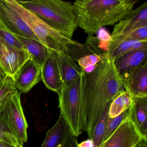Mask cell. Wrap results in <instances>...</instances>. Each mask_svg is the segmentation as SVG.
I'll list each match as a JSON object with an SVG mask.
<instances>
[{
    "label": "cell",
    "instance_id": "1",
    "mask_svg": "<svg viewBox=\"0 0 147 147\" xmlns=\"http://www.w3.org/2000/svg\"><path fill=\"white\" fill-rule=\"evenodd\" d=\"M82 92L85 131L89 139L106 107L125 90L114 60L104 55L88 72L82 70Z\"/></svg>",
    "mask_w": 147,
    "mask_h": 147
},
{
    "label": "cell",
    "instance_id": "2",
    "mask_svg": "<svg viewBox=\"0 0 147 147\" xmlns=\"http://www.w3.org/2000/svg\"><path fill=\"white\" fill-rule=\"evenodd\" d=\"M137 0H78L73 4L78 27L92 36L128 17Z\"/></svg>",
    "mask_w": 147,
    "mask_h": 147
},
{
    "label": "cell",
    "instance_id": "3",
    "mask_svg": "<svg viewBox=\"0 0 147 147\" xmlns=\"http://www.w3.org/2000/svg\"><path fill=\"white\" fill-rule=\"evenodd\" d=\"M11 8L26 23L32 31L49 49L56 52L62 51L77 61L86 54V46L68 38L51 27L35 13L16 0H5Z\"/></svg>",
    "mask_w": 147,
    "mask_h": 147
},
{
    "label": "cell",
    "instance_id": "4",
    "mask_svg": "<svg viewBox=\"0 0 147 147\" xmlns=\"http://www.w3.org/2000/svg\"><path fill=\"white\" fill-rule=\"evenodd\" d=\"M17 1L62 35L72 39L78 26L71 3L61 0Z\"/></svg>",
    "mask_w": 147,
    "mask_h": 147
},
{
    "label": "cell",
    "instance_id": "5",
    "mask_svg": "<svg viewBox=\"0 0 147 147\" xmlns=\"http://www.w3.org/2000/svg\"><path fill=\"white\" fill-rule=\"evenodd\" d=\"M82 74L70 84L63 85L58 94L61 114L69 125L73 136L77 137L85 131Z\"/></svg>",
    "mask_w": 147,
    "mask_h": 147
},
{
    "label": "cell",
    "instance_id": "6",
    "mask_svg": "<svg viewBox=\"0 0 147 147\" xmlns=\"http://www.w3.org/2000/svg\"><path fill=\"white\" fill-rule=\"evenodd\" d=\"M0 122L18 138L23 145L28 139V125L21 102V93L16 90L0 104Z\"/></svg>",
    "mask_w": 147,
    "mask_h": 147
},
{
    "label": "cell",
    "instance_id": "7",
    "mask_svg": "<svg viewBox=\"0 0 147 147\" xmlns=\"http://www.w3.org/2000/svg\"><path fill=\"white\" fill-rule=\"evenodd\" d=\"M32 59L27 51L12 47L0 38V65L6 76L14 81L24 64Z\"/></svg>",
    "mask_w": 147,
    "mask_h": 147
},
{
    "label": "cell",
    "instance_id": "8",
    "mask_svg": "<svg viewBox=\"0 0 147 147\" xmlns=\"http://www.w3.org/2000/svg\"><path fill=\"white\" fill-rule=\"evenodd\" d=\"M145 26H147V2L134 9L128 17L115 25L109 41H122L134 30Z\"/></svg>",
    "mask_w": 147,
    "mask_h": 147
},
{
    "label": "cell",
    "instance_id": "9",
    "mask_svg": "<svg viewBox=\"0 0 147 147\" xmlns=\"http://www.w3.org/2000/svg\"><path fill=\"white\" fill-rule=\"evenodd\" d=\"M0 26L13 34L39 41L26 23L11 8L5 0H0Z\"/></svg>",
    "mask_w": 147,
    "mask_h": 147
},
{
    "label": "cell",
    "instance_id": "10",
    "mask_svg": "<svg viewBox=\"0 0 147 147\" xmlns=\"http://www.w3.org/2000/svg\"><path fill=\"white\" fill-rule=\"evenodd\" d=\"M142 140V136L128 118L98 147H135Z\"/></svg>",
    "mask_w": 147,
    "mask_h": 147
},
{
    "label": "cell",
    "instance_id": "11",
    "mask_svg": "<svg viewBox=\"0 0 147 147\" xmlns=\"http://www.w3.org/2000/svg\"><path fill=\"white\" fill-rule=\"evenodd\" d=\"M41 67L32 59L26 62L15 80L14 87L20 93H26L42 81Z\"/></svg>",
    "mask_w": 147,
    "mask_h": 147
},
{
    "label": "cell",
    "instance_id": "12",
    "mask_svg": "<svg viewBox=\"0 0 147 147\" xmlns=\"http://www.w3.org/2000/svg\"><path fill=\"white\" fill-rule=\"evenodd\" d=\"M42 81L49 90L57 94L63 85L57 63L56 53L49 50V55L41 67Z\"/></svg>",
    "mask_w": 147,
    "mask_h": 147
},
{
    "label": "cell",
    "instance_id": "13",
    "mask_svg": "<svg viewBox=\"0 0 147 147\" xmlns=\"http://www.w3.org/2000/svg\"><path fill=\"white\" fill-rule=\"evenodd\" d=\"M122 82L125 90L133 98L147 97V61Z\"/></svg>",
    "mask_w": 147,
    "mask_h": 147
},
{
    "label": "cell",
    "instance_id": "14",
    "mask_svg": "<svg viewBox=\"0 0 147 147\" xmlns=\"http://www.w3.org/2000/svg\"><path fill=\"white\" fill-rule=\"evenodd\" d=\"M128 118L143 139L147 142V97L133 98Z\"/></svg>",
    "mask_w": 147,
    "mask_h": 147
},
{
    "label": "cell",
    "instance_id": "15",
    "mask_svg": "<svg viewBox=\"0 0 147 147\" xmlns=\"http://www.w3.org/2000/svg\"><path fill=\"white\" fill-rule=\"evenodd\" d=\"M147 50H138L125 54L114 60V64L122 80L147 61Z\"/></svg>",
    "mask_w": 147,
    "mask_h": 147
},
{
    "label": "cell",
    "instance_id": "16",
    "mask_svg": "<svg viewBox=\"0 0 147 147\" xmlns=\"http://www.w3.org/2000/svg\"><path fill=\"white\" fill-rule=\"evenodd\" d=\"M73 136L69 125L61 114L55 124L47 131L41 147H63Z\"/></svg>",
    "mask_w": 147,
    "mask_h": 147
},
{
    "label": "cell",
    "instance_id": "17",
    "mask_svg": "<svg viewBox=\"0 0 147 147\" xmlns=\"http://www.w3.org/2000/svg\"><path fill=\"white\" fill-rule=\"evenodd\" d=\"M56 53L62 81L63 85H68L81 74L82 69L66 52L60 51Z\"/></svg>",
    "mask_w": 147,
    "mask_h": 147
},
{
    "label": "cell",
    "instance_id": "18",
    "mask_svg": "<svg viewBox=\"0 0 147 147\" xmlns=\"http://www.w3.org/2000/svg\"><path fill=\"white\" fill-rule=\"evenodd\" d=\"M138 50H147V42L124 40L117 42L108 41L105 55L113 60L122 56Z\"/></svg>",
    "mask_w": 147,
    "mask_h": 147
},
{
    "label": "cell",
    "instance_id": "19",
    "mask_svg": "<svg viewBox=\"0 0 147 147\" xmlns=\"http://www.w3.org/2000/svg\"><path fill=\"white\" fill-rule=\"evenodd\" d=\"M13 35L19 40L32 60L42 67L48 57L50 50L36 39Z\"/></svg>",
    "mask_w": 147,
    "mask_h": 147
},
{
    "label": "cell",
    "instance_id": "20",
    "mask_svg": "<svg viewBox=\"0 0 147 147\" xmlns=\"http://www.w3.org/2000/svg\"><path fill=\"white\" fill-rule=\"evenodd\" d=\"M133 98L128 91L125 90L111 103L108 117L110 118L116 117L129 109L131 105Z\"/></svg>",
    "mask_w": 147,
    "mask_h": 147
},
{
    "label": "cell",
    "instance_id": "21",
    "mask_svg": "<svg viewBox=\"0 0 147 147\" xmlns=\"http://www.w3.org/2000/svg\"><path fill=\"white\" fill-rule=\"evenodd\" d=\"M111 103L106 107L102 115L97 121L93 130L90 139L92 141L93 147H98L102 143L105 131L107 121L108 117V113Z\"/></svg>",
    "mask_w": 147,
    "mask_h": 147
},
{
    "label": "cell",
    "instance_id": "22",
    "mask_svg": "<svg viewBox=\"0 0 147 147\" xmlns=\"http://www.w3.org/2000/svg\"><path fill=\"white\" fill-rule=\"evenodd\" d=\"M128 111L129 109L113 118H110L108 117L107 121L105 131L101 144L104 142L116 131L121 124L128 118Z\"/></svg>",
    "mask_w": 147,
    "mask_h": 147
},
{
    "label": "cell",
    "instance_id": "23",
    "mask_svg": "<svg viewBox=\"0 0 147 147\" xmlns=\"http://www.w3.org/2000/svg\"><path fill=\"white\" fill-rule=\"evenodd\" d=\"M104 56L96 54H89L80 58L77 62L80 67L86 71L88 68L96 66L102 60Z\"/></svg>",
    "mask_w": 147,
    "mask_h": 147
},
{
    "label": "cell",
    "instance_id": "24",
    "mask_svg": "<svg viewBox=\"0 0 147 147\" xmlns=\"http://www.w3.org/2000/svg\"><path fill=\"white\" fill-rule=\"evenodd\" d=\"M0 38L12 47L17 49L26 51L19 40L13 33L2 27H0Z\"/></svg>",
    "mask_w": 147,
    "mask_h": 147
},
{
    "label": "cell",
    "instance_id": "25",
    "mask_svg": "<svg viewBox=\"0 0 147 147\" xmlns=\"http://www.w3.org/2000/svg\"><path fill=\"white\" fill-rule=\"evenodd\" d=\"M0 141L17 147L20 145L16 136L2 123L0 122Z\"/></svg>",
    "mask_w": 147,
    "mask_h": 147
},
{
    "label": "cell",
    "instance_id": "26",
    "mask_svg": "<svg viewBox=\"0 0 147 147\" xmlns=\"http://www.w3.org/2000/svg\"><path fill=\"white\" fill-rule=\"evenodd\" d=\"M11 78L6 76L0 82V104L10 93L17 90Z\"/></svg>",
    "mask_w": 147,
    "mask_h": 147
},
{
    "label": "cell",
    "instance_id": "27",
    "mask_svg": "<svg viewBox=\"0 0 147 147\" xmlns=\"http://www.w3.org/2000/svg\"><path fill=\"white\" fill-rule=\"evenodd\" d=\"M124 40H135L142 42H147V26L136 29L129 33L122 41Z\"/></svg>",
    "mask_w": 147,
    "mask_h": 147
},
{
    "label": "cell",
    "instance_id": "28",
    "mask_svg": "<svg viewBox=\"0 0 147 147\" xmlns=\"http://www.w3.org/2000/svg\"><path fill=\"white\" fill-rule=\"evenodd\" d=\"M78 144L77 137L73 136L69 139L63 147H77Z\"/></svg>",
    "mask_w": 147,
    "mask_h": 147
},
{
    "label": "cell",
    "instance_id": "29",
    "mask_svg": "<svg viewBox=\"0 0 147 147\" xmlns=\"http://www.w3.org/2000/svg\"><path fill=\"white\" fill-rule=\"evenodd\" d=\"M77 147H93L92 141L91 139H88L78 144Z\"/></svg>",
    "mask_w": 147,
    "mask_h": 147
},
{
    "label": "cell",
    "instance_id": "30",
    "mask_svg": "<svg viewBox=\"0 0 147 147\" xmlns=\"http://www.w3.org/2000/svg\"><path fill=\"white\" fill-rule=\"evenodd\" d=\"M135 147H147V142L143 139L140 142L138 143Z\"/></svg>",
    "mask_w": 147,
    "mask_h": 147
},
{
    "label": "cell",
    "instance_id": "31",
    "mask_svg": "<svg viewBox=\"0 0 147 147\" xmlns=\"http://www.w3.org/2000/svg\"><path fill=\"white\" fill-rule=\"evenodd\" d=\"M0 147H15L12 145L7 144L3 142L0 141Z\"/></svg>",
    "mask_w": 147,
    "mask_h": 147
},
{
    "label": "cell",
    "instance_id": "32",
    "mask_svg": "<svg viewBox=\"0 0 147 147\" xmlns=\"http://www.w3.org/2000/svg\"><path fill=\"white\" fill-rule=\"evenodd\" d=\"M0 74L3 76V77H5L6 76L5 74L4 73V71L2 69V68H1V66L0 65Z\"/></svg>",
    "mask_w": 147,
    "mask_h": 147
},
{
    "label": "cell",
    "instance_id": "33",
    "mask_svg": "<svg viewBox=\"0 0 147 147\" xmlns=\"http://www.w3.org/2000/svg\"><path fill=\"white\" fill-rule=\"evenodd\" d=\"M4 78V77H3V76L0 74V82H1V81H2V80H3Z\"/></svg>",
    "mask_w": 147,
    "mask_h": 147
},
{
    "label": "cell",
    "instance_id": "34",
    "mask_svg": "<svg viewBox=\"0 0 147 147\" xmlns=\"http://www.w3.org/2000/svg\"><path fill=\"white\" fill-rule=\"evenodd\" d=\"M17 147H23V145H21V144H20V145H19Z\"/></svg>",
    "mask_w": 147,
    "mask_h": 147
},
{
    "label": "cell",
    "instance_id": "35",
    "mask_svg": "<svg viewBox=\"0 0 147 147\" xmlns=\"http://www.w3.org/2000/svg\"><path fill=\"white\" fill-rule=\"evenodd\" d=\"M0 27H1V26H0Z\"/></svg>",
    "mask_w": 147,
    "mask_h": 147
}]
</instances>
